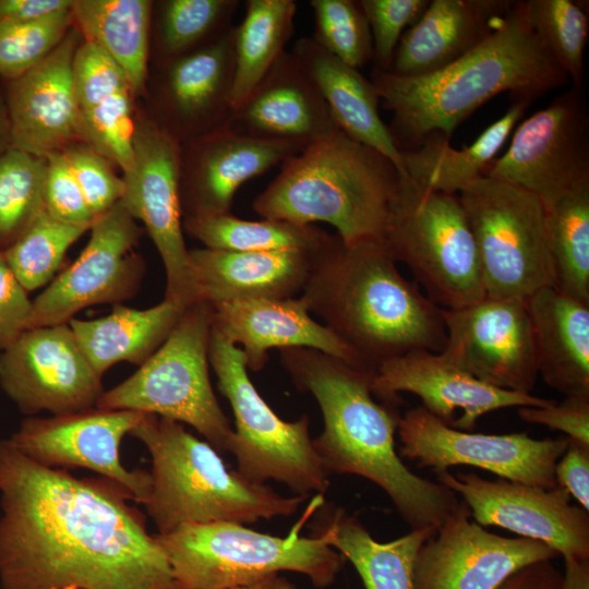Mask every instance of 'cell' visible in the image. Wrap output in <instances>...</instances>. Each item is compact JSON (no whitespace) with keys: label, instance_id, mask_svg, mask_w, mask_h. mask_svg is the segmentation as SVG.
<instances>
[{"label":"cell","instance_id":"obj_1","mask_svg":"<svg viewBox=\"0 0 589 589\" xmlns=\"http://www.w3.org/2000/svg\"><path fill=\"white\" fill-rule=\"evenodd\" d=\"M134 496L45 467L0 438L2 589H178Z\"/></svg>","mask_w":589,"mask_h":589},{"label":"cell","instance_id":"obj_2","mask_svg":"<svg viewBox=\"0 0 589 589\" xmlns=\"http://www.w3.org/2000/svg\"><path fill=\"white\" fill-rule=\"evenodd\" d=\"M294 386L310 393L323 414L313 446L330 476L356 474L381 488L411 529L437 530L457 508V494L412 472L395 449L400 414L396 405L376 401L374 372L309 348L279 350Z\"/></svg>","mask_w":589,"mask_h":589},{"label":"cell","instance_id":"obj_3","mask_svg":"<svg viewBox=\"0 0 589 589\" xmlns=\"http://www.w3.org/2000/svg\"><path fill=\"white\" fill-rule=\"evenodd\" d=\"M300 297L374 373L409 351L444 349L443 309L399 273L383 240L347 243L327 233Z\"/></svg>","mask_w":589,"mask_h":589},{"label":"cell","instance_id":"obj_4","mask_svg":"<svg viewBox=\"0 0 589 589\" xmlns=\"http://www.w3.org/2000/svg\"><path fill=\"white\" fill-rule=\"evenodd\" d=\"M568 81L529 26L520 1H514L483 41L436 72L408 77L374 68L371 75L380 99L393 111L389 130L400 151L434 133L449 140L462 121L501 93L533 100Z\"/></svg>","mask_w":589,"mask_h":589},{"label":"cell","instance_id":"obj_5","mask_svg":"<svg viewBox=\"0 0 589 589\" xmlns=\"http://www.w3.org/2000/svg\"><path fill=\"white\" fill-rule=\"evenodd\" d=\"M398 184L389 159L339 129L285 160L252 207L267 219L329 224L347 243L383 240Z\"/></svg>","mask_w":589,"mask_h":589},{"label":"cell","instance_id":"obj_6","mask_svg":"<svg viewBox=\"0 0 589 589\" xmlns=\"http://www.w3.org/2000/svg\"><path fill=\"white\" fill-rule=\"evenodd\" d=\"M147 448L152 488L144 504L158 533L187 524H253L291 516L305 500L286 497L230 470L208 442L175 420L145 413L130 432Z\"/></svg>","mask_w":589,"mask_h":589},{"label":"cell","instance_id":"obj_7","mask_svg":"<svg viewBox=\"0 0 589 589\" xmlns=\"http://www.w3.org/2000/svg\"><path fill=\"white\" fill-rule=\"evenodd\" d=\"M301 525L287 537L228 521L187 524L155 536L178 589H229L280 572L303 574L315 587L326 588L346 560L323 536L300 537Z\"/></svg>","mask_w":589,"mask_h":589},{"label":"cell","instance_id":"obj_8","mask_svg":"<svg viewBox=\"0 0 589 589\" xmlns=\"http://www.w3.org/2000/svg\"><path fill=\"white\" fill-rule=\"evenodd\" d=\"M213 306H189L166 341L127 380L105 390L96 407L153 413L195 429L217 452L230 449L233 430L209 378Z\"/></svg>","mask_w":589,"mask_h":589},{"label":"cell","instance_id":"obj_9","mask_svg":"<svg viewBox=\"0 0 589 589\" xmlns=\"http://www.w3.org/2000/svg\"><path fill=\"white\" fill-rule=\"evenodd\" d=\"M383 242L440 308L460 309L485 297L474 238L458 194L425 189L399 176Z\"/></svg>","mask_w":589,"mask_h":589},{"label":"cell","instance_id":"obj_10","mask_svg":"<svg viewBox=\"0 0 589 589\" xmlns=\"http://www.w3.org/2000/svg\"><path fill=\"white\" fill-rule=\"evenodd\" d=\"M208 359L218 389L235 416L229 452L236 458L237 471L253 482L284 483L296 495L324 493L329 474L310 437L309 418L304 414L288 422L277 416L250 380L243 351L213 325Z\"/></svg>","mask_w":589,"mask_h":589},{"label":"cell","instance_id":"obj_11","mask_svg":"<svg viewBox=\"0 0 589 589\" xmlns=\"http://www.w3.org/2000/svg\"><path fill=\"white\" fill-rule=\"evenodd\" d=\"M485 296L526 300L554 287L546 207L534 194L481 176L459 193Z\"/></svg>","mask_w":589,"mask_h":589},{"label":"cell","instance_id":"obj_12","mask_svg":"<svg viewBox=\"0 0 589 589\" xmlns=\"http://www.w3.org/2000/svg\"><path fill=\"white\" fill-rule=\"evenodd\" d=\"M131 169L123 173L121 202L141 220L163 261L165 298L189 308L202 301L183 238L180 143L155 119L139 118Z\"/></svg>","mask_w":589,"mask_h":589},{"label":"cell","instance_id":"obj_13","mask_svg":"<svg viewBox=\"0 0 589 589\" xmlns=\"http://www.w3.org/2000/svg\"><path fill=\"white\" fill-rule=\"evenodd\" d=\"M483 176L534 194L546 209L589 181V116L584 91L572 86L519 123L507 151Z\"/></svg>","mask_w":589,"mask_h":589},{"label":"cell","instance_id":"obj_14","mask_svg":"<svg viewBox=\"0 0 589 589\" xmlns=\"http://www.w3.org/2000/svg\"><path fill=\"white\" fill-rule=\"evenodd\" d=\"M400 455L419 468L436 474L458 465L473 466L501 479L536 485L557 486L554 468L568 437L536 440L527 433L483 434L454 429L422 406L399 419Z\"/></svg>","mask_w":589,"mask_h":589},{"label":"cell","instance_id":"obj_15","mask_svg":"<svg viewBox=\"0 0 589 589\" xmlns=\"http://www.w3.org/2000/svg\"><path fill=\"white\" fill-rule=\"evenodd\" d=\"M121 201L98 216L77 260L33 300L28 329L68 324L81 310L134 297L146 265L133 251L142 229Z\"/></svg>","mask_w":589,"mask_h":589},{"label":"cell","instance_id":"obj_16","mask_svg":"<svg viewBox=\"0 0 589 589\" xmlns=\"http://www.w3.org/2000/svg\"><path fill=\"white\" fill-rule=\"evenodd\" d=\"M101 377L69 324L27 329L0 352V387L28 417L96 407L105 392Z\"/></svg>","mask_w":589,"mask_h":589},{"label":"cell","instance_id":"obj_17","mask_svg":"<svg viewBox=\"0 0 589 589\" xmlns=\"http://www.w3.org/2000/svg\"><path fill=\"white\" fill-rule=\"evenodd\" d=\"M442 357L485 384L531 394L538 373L532 327L524 300L485 296L460 309H443Z\"/></svg>","mask_w":589,"mask_h":589},{"label":"cell","instance_id":"obj_18","mask_svg":"<svg viewBox=\"0 0 589 589\" xmlns=\"http://www.w3.org/2000/svg\"><path fill=\"white\" fill-rule=\"evenodd\" d=\"M144 414L94 407L48 418L27 417L9 441L23 455L45 467L85 468L110 479L144 505L152 488L149 471L129 470L120 458L122 438Z\"/></svg>","mask_w":589,"mask_h":589},{"label":"cell","instance_id":"obj_19","mask_svg":"<svg viewBox=\"0 0 589 589\" xmlns=\"http://www.w3.org/2000/svg\"><path fill=\"white\" fill-rule=\"evenodd\" d=\"M437 481L462 497L482 527L495 526L538 540L564 558L589 560V514L563 488L543 489L498 478L446 471Z\"/></svg>","mask_w":589,"mask_h":589},{"label":"cell","instance_id":"obj_20","mask_svg":"<svg viewBox=\"0 0 589 589\" xmlns=\"http://www.w3.org/2000/svg\"><path fill=\"white\" fill-rule=\"evenodd\" d=\"M470 518L468 506L460 502L421 546L414 589H497L521 568L558 555L541 541L502 537Z\"/></svg>","mask_w":589,"mask_h":589},{"label":"cell","instance_id":"obj_21","mask_svg":"<svg viewBox=\"0 0 589 589\" xmlns=\"http://www.w3.org/2000/svg\"><path fill=\"white\" fill-rule=\"evenodd\" d=\"M371 389L378 400L392 405L399 404V393H411L442 422L468 432L491 411L556 402L485 384L429 350H412L383 362L373 374Z\"/></svg>","mask_w":589,"mask_h":589},{"label":"cell","instance_id":"obj_22","mask_svg":"<svg viewBox=\"0 0 589 589\" xmlns=\"http://www.w3.org/2000/svg\"><path fill=\"white\" fill-rule=\"evenodd\" d=\"M182 216L231 213L247 181L300 153L305 146L244 135L229 125L180 144Z\"/></svg>","mask_w":589,"mask_h":589},{"label":"cell","instance_id":"obj_23","mask_svg":"<svg viewBox=\"0 0 589 589\" xmlns=\"http://www.w3.org/2000/svg\"><path fill=\"white\" fill-rule=\"evenodd\" d=\"M82 41L80 31L73 25L45 60L7 81L3 95L11 147L46 158L81 142V109L73 89L71 64Z\"/></svg>","mask_w":589,"mask_h":589},{"label":"cell","instance_id":"obj_24","mask_svg":"<svg viewBox=\"0 0 589 589\" xmlns=\"http://www.w3.org/2000/svg\"><path fill=\"white\" fill-rule=\"evenodd\" d=\"M232 28L215 41L165 63L157 122L180 144L228 125L232 112Z\"/></svg>","mask_w":589,"mask_h":589},{"label":"cell","instance_id":"obj_25","mask_svg":"<svg viewBox=\"0 0 589 589\" xmlns=\"http://www.w3.org/2000/svg\"><path fill=\"white\" fill-rule=\"evenodd\" d=\"M212 306L213 326L243 351L252 372L264 368L269 350L287 348L315 349L368 370L346 342L312 318L301 297L239 299Z\"/></svg>","mask_w":589,"mask_h":589},{"label":"cell","instance_id":"obj_26","mask_svg":"<svg viewBox=\"0 0 589 589\" xmlns=\"http://www.w3.org/2000/svg\"><path fill=\"white\" fill-rule=\"evenodd\" d=\"M236 132L304 146L339 130L318 91L290 51H285L245 101L232 110Z\"/></svg>","mask_w":589,"mask_h":589},{"label":"cell","instance_id":"obj_27","mask_svg":"<svg viewBox=\"0 0 589 589\" xmlns=\"http://www.w3.org/2000/svg\"><path fill=\"white\" fill-rule=\"evenodd\" d=\"M514 1L432 0L401 36L388 72L422 76L455 62L483 41Z\"/></svg>","mask_w":589,"mask_h":589},{"label":"cell","instance_id":"obj_28","mask_svg":"<svg viewBox=\"0 0 589 589\" xmlns=\"http://www.w3.org/2000/svg\"><path fill=\"white\" fill-rule=\"evenodd\" d=\"M313 252L189 250L200 298L211 304L239 299H289L301 293Z\"/></svg>","mask_w":589,"mask_h":589},{"label":"cell","instance_id":"obj_29","mask_svg":"<svg viewBox=\"0 0 589 589\" xmlns=\"http://www.w3.org/2000/svg\"><path fill=\"white\" fill-rule=\"evenodd\" d=\"M327 105L338 128L389 159L404 176L401 153L378 112L380 96L361 72L339 60L312 37H300L290 51Z\"/></svg>","mask_w":589,"mask_h":589},{"label":"cell","instance_id":"obj_30","mask_svg":"<svg viewBox=\"0 0 589 589\" xmlns=\"http://www.w3.org/2000/svg\"><path fill=\"white\" fill-rule=\"evenodd\" d=\"M529 314L538 373L565 396L589 395V302L554 287L525 300Z\"/></svg>","mask_w":589,"mask_h":589},{"label":"cell","instance_id":"obj_31","mask_svg":"<svg viewBox=\"0 0 589 589\" xmlns=\"http://www.w3.org/2000/svg\"><path fill=\"white\" fill-rule=\"evenodd\" d=\"M313 521V534L349 561L365 589H414V564L419 550L436 530L411 529L388 542L376 541L357 516L342 507L321 504Z\"/></svg>","mask_w":589,"mask_h":589},{"label":"cell","instance_id":"obj_32","mask_svg":"<svg viewBox=\"0 0 589 589\" xmlns=\"http://www.w3.org/2000/svg\"><path fill=\"white\" fill-rule=\"evenodd\" d=\"M532 101L515 97L507 111L462 149L450 147L446 137L434 133L416 147L400 151V177L425 189L458 194L484 175Z\"/></svg>","mask_w":589,"mask_h":589},{"label":"cell","instance_id":"obj_33","mask_svg":"<svg viewBox=\"0 0 589 589\" xmlns=\"http://www.w3.org/2000/svg\"><path fill=\"white\" fill-rule=\"evenodd\" d=\"M187 309L166 299L143 310L115 304L107 316L72 318L68 324L86 358L103 376L119 362L142 365L166 341Z\"/></svg>","mask_w":589,"mask_h":589},{"label":"cell","instance_id":"obj_34","mask_svg":"<svg viewBox=\"0 0 589 589\" xmlns=\"http://www.w3.org/2000/svg\"><path fill=\"white\" fill-rule=\"evenodd\" d=\"M153 2L148 0H74V26L84 40L109 53L124 70L133 95L147 79Z\"/></svg>","mask_w":589,"mask_h":589},{"label":"cell","instance_id":"obj_35","mask_svg":"<svg viewBox=\"0 0 589 589\" xmlns=\"http://www.w3.org/2000/svg\"><path fill=\"white\" fill-rule=\"evenodd\" d=\"M297 2L248 0L241 23L233 25L235 74L232 110L241 106L263 80L294 32Z\"/></svg>","mask_w":589,"mask_h":589},{"label":"cell","instance_id":"obj_36","mask_svg":"<svg viewBox=\"0 0 589 589\" xmlns=\"http://www.w3.org/2000/svg\"><path fill=\"white\" fill-rule=\"evenodd\" d=\"M182 226L205 248L229 252L312 251L328 233L316 225H297L267 218L247 220L231 213L184 217Z\"/></svg>","mask_w":589,"mask_h":589},{"label":"cell","instance_id":"obj_37","mask_svg":"<svg viewBox=\"0 0 589 589\" xmlns=\"http://www.w3.org/2000/svg\"><path fill=\"white\" fill-rule=\"evenodd\" d=\"M554 288L589 302V181L546 209Z\"/></svg>","mask_w":589,"mask_h":589},{"label":"cell","instance_id":"obj_38","mask_svg":"<svg viewBox=\"0 0 589 589\" xmlns=\"http://www.w3.org/2000/svg\"><path fill=\"white\" fill-rule=\"evenodd\" d=\"M525 17L546 51L584 91V56L589 34L588 2L578 0L520 1Z\"/></svg>","mask_w":589,"mask_h":589},{"label":"cell","instance_id":"obj_39","mask_svg":"<svg viewBox=\"0 0 589 589\" xmlns=\"http://www.w3.org/2000/svg\"><path fill=\"white\" fill-rule=\"evenodd\" d=\"M239 0H167L159 4L157 43L165 63L221 37L232 26Z\"/></svg>","mask_w":589,"mask_h":589},{"label":"cell","instance_id":"obj_40","mask_svg":"<svg viewBox=\"0 0 589 589\" xmlns=\"http://www.w3.org/2000/svg\"><path fill=\"white\" fill-rule=\"evenodd\" d=\"M46 158L10 147L0 156V251L45 211Z\"/></svg>","mask_w":589,"mask_h":589},{"label":"cell","instance_id":"obj_41","mask_svg":"<svg viewBox=\"0 0 589 589\" xmlns=\"http://www.w3.org/2000/svg\"><path fill=\"white\" fill-rule=\"evenodd\" d=\"M92 226L68 224L44 211L2 253L14 276L32 292L52 279L68 249Z\"/></svg>","mask_w":589,"mask_h":589},{"label":"cell","instance_id":"obj_42","mask_svg":"<svg viewBox=\"0 0 589 589\" xmlns=\"http://www.w3.org/2000/svg\"><path fill=\"white\" fill-rule=\"evenodd\" d=\"M312 38L345 63L360 69L373 60L370 26L359 1L312 0Z\"/></svg>","mask_w":589,"mask_h":589},{"label":"cell","instance_id":"obj_43","mask_svg":"<svg viewBox=\"0 0 589 589\" xmlns=\"http://www.w3.org/2000/svg\"><path fill=\"white\" fill-rule=\"evenodd\" d=\"M73 25L71 10L32 22H0V77L11 81L39 64Z\"/></svg>","mask_w":589,"mask_h":589},{"label":"cell","instance_id":"obj_44","mask_svg":"<svg viewBox=\"0 0 589 589\" xmlns=\"http://www.w3.org/2000/svg\"><path fill=\"white\" fill-rule=\"evenodd\" d=\"M130 91L116 94L99 105L81 111V142L127 172L133 165L136 121L132 117Z\"/></svg>","mask_w":589,"mask_h":589},{"label":"cell","instance_id":"obj_45","mask_svg":"<svg viewBox=\"0 0 589 589\" xmlns=\"http://www.w3.org/2000/svg\"><path fill=\"white\" fill-rule=\"evenodd\" d=\"M71 76L81 111L116 94L132 92L121 65L104 49L84 39L74 52Z\"/></svg>","mask_w":589,"mask_h":589},{"label":"cell","instance_id":"obj_46","mask_svg":"<svg viewBox=\"0 0 589 589\" xmlns=\"http://www.w3.org/2000/svg\"><path fill=\"white\" fill-rule=\"evenodd\" d=\"M429 0H359L368 20L374 68L388 71L396 47L429 5Z\"/></svg>","mask_w":589,"mask_h":589},{"label":"cell","instance_id":"obj_47","mask_svg":"<svg viewBox=\"0 0 589 589\" xmlns=\"http://www.w3.org/2000/svg\"><path fill=\"white\" fill-rule=\"evenodd\" d=\"M62 153L94 217L121 201L123 180L115 173L109 159L84 142L73 143Z\"/></svg>","mask_w":589,"mask_h":589},{"label":"cell","instance_id":"obj_48","mask_svg":"<svg viewBox=\"0 0 589 589\" xmlns=\"http://www.w3.org/2000/svg\"><path fill=\"white\" fill-rule=\"evenodd\" d=\"M44 181L45 211L52 217L73 225L92 226L96 219L62 152L46 157Z\"/></svg>","mask_w":589,"mask_h":589},{"label":"cell","instance_id":"obj_49","mask_svg":"<svg viewBox=\"0 0 589 589\" xmlns=\"http://www.w3.org/2000/svg\"><path fill=\"white\" fill-rule=\"evenodd\" d=\"M519 418L563 432L569 440L589 445V395L565 396L549 407H518Z\"/></svg>","mask_w":589,"mask_h":589},{"label":"cell","instance_id":"obj_50","mask_svg":"<svg viewBox=\"0 0 589 589\" xmlns=\"http://www.w3.org/2000/svg\"><path fill=\"white\" fill-rule=\"evenodd\" d=\"M33 300L10 269L0 251V351L11 346L25 330Z\"/></svg>","mask_w":589,"mask_h":589},{"label":"cell","instance_id":"obj_51","mask_svg":"<svg viewBox=\"0 0 589 589\" xmlns=\"http://www.w3.org/2000/svg\"><path fill=\"white\" fill-rule=\"evenodd\" d=\"M554 477L557 486L589 512V445L568 438L564 454L556 461Z\"/></svg>","mask_w":589,"mask_h":589},{"label":"cell","instance_id":"obj_52","mask_svg":"<svg viewBox=\"0 0 589 589\" xmlns=\"http://www.w3.org/2000/svg\"><path fill=\"white\" fill-rule=\"evenodd\" d=\"M73 0H0V22H32L72 9Z\"/></svg>","mask_w":589,"mask_h":589},{"label":"cell","instance_id":"obj_53","mask_svg":"<svg viewBox=\"0 0 589 589\" xmlns=\"http://www.w3.org/2000/svg\"><path fill=\"white\" fill-rule=\"evenodd\" d=\"M561 573L551 561L530 564L508 577L497 589H560Z\"/></svg>","mask_w":589,"mask_h":589},{"label":"cell","instance_id":"obj_54","mask_svg":"<svg viewBox=\"0 0 589 589\" xmlns=\"http://www.w3.org/2000/svg\"><path fill=\"white\" fill-rule=\"evenodd\" d=\"M560 589H589V560L564 558Z\"/></svg>","mask_w":589,"mask_h":589},{"label":"cell","instance_id":"obj_55","mask_svg":"<svg viewBox=\"0 0 589 589\" xmlns=\"http://www.w3.org/2000/svg\"><path fill=\"white\" fill-rule=\"evenodd\" d=\"M11 147L10 121L3 92L0 91V156Z\"/></svg>","mask_w":589,"mask_h":589},{"label":"cell","instance_id":"obj_56","mask_svg":"<svg viewBox=\"0 0 589 589\" xmlns=\"http://www.w3.org/2000/svg\"><path fill=\"white\" fill-rule=\"evenodd\" d=\"M229 589H296L294 586L279 574L268 576L251 585Z\"/></svg>","mask_w":589,"mask_h":589},{"label":"cell","instance_id":"obj_57","mask_svg":"<svg viewBox=\"0 0 589 589\" xmlns=\"http://www.w3.org/2000/svg\"><path fill=\"white\" fill-rule=\"evenodd\" d=\"M0 589H2L1 585H0Z\"/></svg>","mask_w":589,"mask_h":589}]
</instances>
